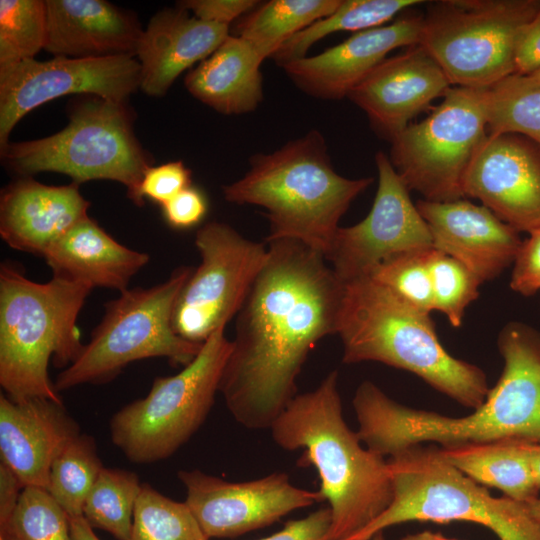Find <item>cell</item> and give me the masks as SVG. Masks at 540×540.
<instances>
[{
	"instance_id": "6da1fadb",
	"label": "cell",
	"mask_w": 540,
	"mask_h": 540,
	"mask_svg": "<svg viewBox=\"0 0 540 540\" xmlns=\"http://www.w3.org/2000/svg\"><path fill=\"white\" fill-rule=\"evenodd\" d=\"M266 262L236 315L219 392L242 426L271 428L297 395V378L322 338L337 333L344 282L323 253L267 242Z\"/></svg>"
},
{
	"instance_id": "7a4b0ae2",
	"label": "cell",
	"mask_w": 540,
	"mask_h": 540,
	"mask_svg": "<svg viewBox=\"0 0 540 540\" xmlns=\"http://www.w3.org/2000/svg\"><path fill=\"white\" fill-rule=\"evenodd\" d=\"M501 376L471 414L450 417L402 405L371 381L355 391L357 435L372 452L392 457L415 445L441 447L498 440L540 442V341L508 334L497 341Z\"/></svg>"
},
{
	"instance_id": "3957f363",
	"label": "cell",
	"mask_w": 540,
	"mask_h": 540,
	"mask_svg": "<svg viewBox=\"0 0 540 540\" xmlns=\"http://www.w3.org/2000/svg\"><path fill=\"white\" fill-rule=\"evenodd\" d=\"M270 430L282 449H305L304 458L317 470L319 492L331 510L327 540L352 539L391 503L388 463L364 448L347 425L336 370L315 389L297 394Z\"/></svg>"
},
{
	"instance_id": "277c9868",
	"label": "cell",
	"mask_w": 540,
	"mask_h": 540,
	"mask_svg": "<svg viewBox=\"0 0 540 540\" xmlns=\"http://www.w3.org/2000/svg\"><path fill=\"white\" fill-rule=\"evenodd\" d=\"M240 179L223 186L226 201L265 209L267 242L298 241L327 254L341 217L373 178L350 179L332 166L318 130L290 140L271 153L251 156Z\"/></svg>"
},
{
	"instance_id": "5b68a950",
	"label": "cell",
	"mask_w": 540,
	"mask_h": 540,
	"mask_svg": "<svg viewBox=\"0 0 540 540\" xmlns=\"http://www.w3.org/2000/svg\"><path fill=\"white\" fill-rule=\"evenodd\" d=\"M336 334L346 364L375 361L409 371L474 410L490 390L480 367L442 346L429 313L368 276L344 283Z\"/></svg>"
},
{
	"instance_id": "8992f818",
	"label": "cell",
	"mask_w": 540,
	"mask_h": 540,
	"mask_svg": "<svg viewBox=\"0 0 540 540\" xmlns=\"http://www.w3.org/2000/svg\"><path fill=\"white\" fill-rule=\"evenodd\" d=\"M91 290L56 276L34 282L16 265L1 264L0 385L7 396L62 402L48 365L52 359L66 368L80 355L77 319Z\"/></svg>"
},
{
	"instance_id": "52a82bcc",
	"label": "cell",
	"mask_w": 540,
	"mask_h": 540,
	"mask_svg": "<svg viewBox=\"0 0 540 540\" xmlns=\"http://www.w3.org/2000/svg\"><path fill=\"white\" fill-rule=\"evenodd\" d=\"M392 484L389 506L350 540H370L410 521H466L490 529L499 540H540V526L526 503L494 497L440 453L415 445L387 461Z\"/></svg>"
},
{
	"instance_id": "ba28073f",
	"label": "cell",
	"mask_w": 540,
	"mask_h": 540,
	"mask_svg": "<svg viewBox=\"0 0 540 540\" xmlns=\"http://www.w3.org/2000/svg\"><path fill=\"white\" fill-rule=\"evenodd\" d=\"M0 150L5 166L24 177L56 172L78 185L112 180L126 187L136 206L144 205L139 187L152 158L135 136L132 111L126 102L90 95L70 110L69 122L59 132L9 142Z\"/></svg>"
},
{
	"instance_id": "9c48e42d",
	"label": "cell",
	"mask_w": 540,
	"mask_h": 540,
	"mask_svg": "<svg viewBox=\"0 0 540 540\" xmlns=\"http://www.w3.org/2000/svg\"><path fill=\"white\" fill-rule=\"evenodd\" d=\"M193 269L179 267L160 284L126 289L107 302L102 320L80 355L57 375L56 390L109 382L137 360L164 357L173 365L190 363L203 343L180 337L174 330L172 315L179 292Z\"/></svg>"
},
{
	"instance_id": "30bf717a",
	"label": "cell",
	"mask_w": 540,
	"mask_h": 540,
	"mask_svg": "<svg viewBox=\"0 0 540 540\" xmlns=\"http://www.w3.org/2000/svg\"><path fill=\"white\" fill-rule=\"evenodd\" d=\"M224 330L214 332L180 372L155 378L144 398L113 415L112 442L131 462L147 464L170 457L203 424L232 349Z\"/></svg>"
},
{
	"instance_id": "8fae6325",
	"label": "cell",
	"mask_w": 540,
	"mask_h": 540,
	"mask_svg": "<svg viewBox=\"0 0 540 540\" xmlns=\"http://www.w3.org/2000/svg\"><path fill=\"white\" fill-rule=\"evenodd\" d=\"M539 0H447L423 17L420 45L452 86L489 88L515 73L514 54Z\"/></svg>"
},
{
	"instance_id": "7c38bea8",
	"label": "cell",
	"mask_w": 540,
	"mask_h": 540,
	"mask_svg": "<svg viewBox=\"0 0 540 540\" xmlns=\"http://www.w3.org/2000/svg\"><path fill=\"white\" fill-rule=\"evenodd\" d=\"M488 135L485 89L451 86L426 118L390 141L388 157L410 191L454 201L465 198V175Z\"/></svg>"
},
{
	"instance_id": "4fadbf2b",
	"label": "cell",
	"mask_w": 540,
	"mask_h": 540,
	"mask_svg": "<svg viewBox=\"0 0 540 540\" xmlns=\"http://www.w3.org/2000/svg\"><path fill=\"white\" fill-rule=\"evenodd\" d=\"M195 246L201 262L179 292L172 324L185 340L204 343L236 317L266 262L268 247L218 221L197 230Z\"/></svg>"
},
{
	"instance_id": "5bb4252c",
	"label": "cell",
	"mask_w": 540,
	"mask_h": 540,
	"mask_svg": "<svg viewBox=\"0 0 540 540\" xmlns=\"http://www.w3.org/2000/svg\"><path fill=\"white\" fill-rule=\"evenodd\" d=\"M140 89L135 57H54L0 66V149L15 125L30 111L58 97L84 94L127 102Z\"/></svg>"
},
{
	"instance_id": "9a60e30c",
	"label": "cell",
	"mask_w": 540,
	"mask_h": 540,
	"mask_svg": "<svg viewBox=\"0 0 540 540\" xmlns=\"http://www.w3.org/2000/svg\"><path fill=\"white\" fill-rule=\"evenodd\" d=\"M375 163L378 187L368 215L355 225L339 227L325 255L344 283L368 276L392 256L433 248L429 227L389 157L380 151Z\"/></svg>"
},
{
	"instance_id": "2e32d148",
	"label": "cell",
	"mask_w": 540,
	"mask_h": 540,
	"mask_svg": "<svg viewBox=\"0 0 540 540\" xmlns=\"http://www.w3.org/2000/svg\"><path fill=\"white\" fill-rule=\"evenodd\" d=\"M178 478L186 489L185 503L208 539L240 536L324 501L319 491L294 486L284 472L230 482L193 469L180 470Z\"/></svg>"
},
{
	"instance_id": "e0dca14e",
	"label": "cell",
	"mask_w": 540,
	"mask_h": 540,
	"mask_svg": "<svg viewBox=\"0 0 540 540\" xmlns=\"http://www.w3.org/2000/svg\"><path fill=\"white\" fill-rule=\"evenodd\" d=\"M463 192L519 233L540 227V145L520 134H489L467 170Z\"/></svg>"
},
{
	"instance_id": "ac0fdd59",
	"label": "cell",
	"mask_w": 540,
	"mask_h": 540,
	"mask_svg": "<svg viewBox=\"0 0 540 540\" xmlns=\"http://www.w3.org/2000/svg\"><path fill=\"white\" fill-rule=\"evenodd\" d=\"M435 59L413 45L376 66L347 96L373 129L391 141L451 87Z\"/></svg>"
},
{
	"instance_id": "d6986e66",
	"label": "cell",
	"mask_w": 540,
	"mask_h": 540,
	"mask_svg": "<svg viewBox=\"0 0 540 540\" xmlns=\"http://www.w3.org/2000/svg\"><path fill=\"white\" fill-rule=\"evenodd\" d=\"M423 17H405L388 25L355 33L314 56L282 64L291 81L304 93L323 100L348 94L389 52L420 43Z\"/></svg>"
},
{
	"instance_id": "ffe728a7",
	"label": "cell",
	"mask_w": 540,
	"mask_h": 540,
	"mask_svg": "<svg viewBox=\"0 0 540 540\" xmlns=\"http://www.w3.org/2000/svg\"><path fill=\"white\" fill-rule=\"evenodd\" d=\"M416 207L429 227L433 248L461 262L482 284L513 264L522 243L519 232L484 205L463 198L423 199Z\"/></svg>"
},
{
	"instance_id": "44dd1931",
	"label": "cell",
	"mask_w": 540,
	"mask_h": 540,
	"mask_svg": "<svg viewBox=\"0 0 540 540\" xmlns=\"http://www.w3.org/2000/svg\"><path fill=\"white\" fill-rule=\"evenodd\" d=\"M81 434L62 402L0 396V458L25 487L46 489L52 463Z\"/></svg>"
},
{
	"instance_id": "7402d4cb",
	"label": "cell",
	"mask_w": 540,
	"mask_h": 540,
	"mask_svg": "<svg viewBox=\"0 0 540 540\" xmlns=\"http://www.w3.org/2000/svg\"><path fill=\"white\" fill-rule=\"evenodd\" d=\"M78 184L53 186L31 176L1 192L0 235L11 248L43 257L47 249L88 217L90 203Z\"/></svg>"
},
{
	"instance_id": "603a6c76",
	"label": "cell",
	"mask_w": 540,
	"mask_h": 540,
	"mask_svg": "<svg viewBox=\"0 0 540 540\" xmlns=\"http://www.w3.org/2000/svg\"><path fill=\"white\" fill-rule=\"evenodd\" d=\"M47 41L54 57H135L143 28L131 13L104 0H45Z\"/></svg>"
},
{
	"instance_id": "cb8c5ba5",
	"label": "cell",
	"mask_w": 540,
	"mask_h": 540,
	"mask_svg": "<svg viewBox=\"0 0 540 540\" xmlns=\"http://www.w3.org/2000/svg\"><path fill=\"white\" fill-rule=\"evenodd\" d=\"M229 26L190 16L178 6L157 12L138 45L140 89L163 96L185 70L209 57L229 36Z\"/></svg>"
},
{
	"instance_id": "d4e9b609",
	"label": "cell",
	"mask_w": 540,
	"mask_h": 540,
	"mask_svg": "<svg viewBox=\"0 0 540 540\" xmlns=\"http://www.w3.org/2000/svg\"><path fill=\"white\" fill-rule=\"evenodd\" d=\"M43 258L53 276L120 292L150 260L147 253L116 241L89 216L53 243Z\"/></svg>"
},
{
	"instance_id": "484cf974",
	"label": "cell",
	"mask_w": 540,
	"mask_h": 540,
	"mask_svg": "<svg viewBox=\"0 0 540 540\" xmlns=\"http://www.w3.org/2000/svg\"><path fill=\"white\" fill-rule=\"evenodd\" d=\"M265 58L248 41L229 35L184 79L189 93L224 115L254 111L263 100L260 70Z\"/></svg>"
},
{
	"instance_id": "4316f807",
	"label": "cell",
	"mask_w": 540,
	"mask_h": 540,
	"mask_svg": "<svg viewBox=\"0 0 540 540\" xmlns=\"http://www.w3.org/2000/svg\"><path fill=\"white\" fill-rule=\"evenodd\" d=\"M523 440H498L441 447V455L465 475L506 497L529 503L539 497L530 446Z\"/></svg>"
},
{
	"instance_id": "83f0119b",
	"label": "cell",
	"mask_w": 540,
	"mask_h": 540,
	"mask_svg": "<svg viewBox=\"0 0 540 540\" xmlns=\"http://www.w3.org/2000/svg\"><path fill=\"white\" fill-rule=\"evenodd\" d=\"M341 0H270L241 17L234 34L251 43L266 59L295 34L329 16Z\"/></svg>"
},
{
	"instance_id": "f1b7e54d",
	"label": "cell",
	"mask_w": 540,
	"mask_h": 540,
	"mask_svg": "<svg viewBox=\"0 0 540 540\" xmlns=\"http://www.w3.org/2000/svg\"><path fill=\"white\" fill-rule=\"evenodd\" d=\"M422 3L421 0H341L337 9L292 36L272 55L282 64L307 56L320 39L339 31L360 32L392 20L401 11Z\"/></svg>"
},
{
	"instance_id": "f546056e",
	"label": "cell",
	"mask_w": 540,
	"mask_h": 540,
	"mask_svg": "<svg viewBox=\"0 0 540 540\" xmlns=\"http://www.w3.org/2000/svg\"><path fill=\"white\" fill-rule=\"evenodd\" d=\"M141 488L135 473L103 467L85 500L83 517L118 540H130Z\"/></svg>"
},
{
	"instance_id": "4dcf8cb0",
	"label": "cell",
	"mask_w": 540,
	"mask_h": 540,
	"mask_svg": "<svg viewBox=\"0 0 540 540\" xmlns=\"http://www.w3.org/2000/svg\"><path fill=\"white\" fill-rule=\"evenodd\" d=\"M102 469L95 440L81 433L54 459L47 491L68 517L83 516L85 500Z\"/></svg>"
},
{
	"instance_id": "1f68e13d",
	"label": "cell",
	"mask_w": 540,
	"mask_h": 540,
	"mask_svg": "<svg viewBox=\"0 0 540 540\" xmlns=\"http://www.w3.org/2000/svg\"><path fill=\"white\" fill-rule=\"evenodd\" d=\"M489 134L515 133L540 145V85L513 74L485 89Z\"/></svg>"
},
{
	"instance_id": "d6a6232c",
	"label": "cell",
	"mask_w": 540,
	"mask_h": 540,
	"mask_svg": "<svg viewBox=\"0 0 540 540\" xmlns=\"http://www.w3.org/2000/svg\"><path fill=\"white\" fill-rule=\"evenodd\" d=\"M130 540H209L185 502L142 484Z\"/></svg>"
},
{
	"instance_id": "836d02e7",
	"label": "cell",
	"mask_w": 540,
	"mask_h": 540,
	"mask_svg": "<svg viewBox=\"0 0 540 540\" xmlns=\"http://www.w3.org/2000/svg\"><path fill=\"white\" fill-rule=\"evenodd\" d=\"M46 41L45 0L0 1V66L35 59Z\"/></svg>"
},
{
	"instance_id": "e575fe53",
	"label": "cell",
	"mask_w": 540,
	"mask_h": 540,
	"mask_svg": "<svg viewBox=\"0 0 540 540\" xmlns=\"http://www.w3.org/2000/svg\"><path fill=\"white\" fill-rule=\"evenodd\" d=\"M4 540H72L69 518L46 489L25 487L8 523Z\"/></svg>"
},
{
	"instance_id": "d590c367",
	"label": "cell",
	"mask_w": 540,
	"mask_h": 540,
	"mask_svg": "<svg viewBox=\"0 0 540 540\" xmlns=\"http://www.w3.org/2000/svg\"><path fill=\"white\" fill-rule=\"evenodd\" d=\"M434 310L442 312L451 326L462 325L466 308L478 298L482 283L461 262L432 248L428 257Z\"/></svg>"
},
{
	"instance_id": "8d00e7d4",
	"label": "cell",
	"mask_w": 540,
	"mask_h": 540,
	"mask_svg": "<svg viewBox=\"0 0 540 540\" xmlns=\"http://www.w3.org/2000/svg\"><path fill=\"white\" fill-rule=\"evenodd\" d=\"M414 250L392 256L378 264L368 275L419 311L434 310L430 250Z\"/></svg>"
},
{
	"instance_id": "74e56055",
	"label": "cell",
	"mask_w": 540,
	"mask_h": 540,
	"mask_svg": "<svg viewBox=\"0 0 540 540\" xmlns=\"http://www.w3.org/2000/svg\"><path fill=\"white\" fill-rule=\"evenodd\" d=\"M191 186V171L181 160L150 166L144 173L139 195L161 206Z\"/></svg>"
},
{
	"instance_id": "f35d334b",
	"label": "cell",
	"mask_w": 540,
	"mask_h": 540,
	"mask_svg": "<svg viewBox=\"0 0 540 540\" xmlns=\"http://www.w3.org/2000/svg\"><path fill=\"white\" fill-rule=\"evenodd\" d=\"M522 240L513 262L510 288L523 296L540 290V227L530 231Z\"/></svg>"
},
{
	"instance_id": "ab89813d",
	"label": "cell",
	"mask_w": 540,
	"mask_h": 540,
	"mask_svg": "<svg viewBox=\"0 0 540 540\" xmlns=\"http://www.w3.org/2000/svg\"><path fill=\"white\" fill-rule=\"evenodd\" d=\"M208 202L196 187H188L162 205L166 222L175 229H189L198 225L206 216Z\"/></svg>"
},
{
	"instance_id": "60d3db41",
	"label": "cell",
	"mask_w": 540,
	"mask_h": 540,
	"mask_svg": "<svg viewBox=\"0 0 540 540\" xmlns=\"http://www.w3.org/2000/svg\"><path fill=\"white\" fill-rule=\"evenodd\" d=\"M259 3L255 0H185L178 2L177 6L193 12L198 19L229 26Z\"/></svg>"
},
{
	"instance_id": "b9f144b4",
	"label": "cell",
	"mask_w": 540,
	"mask_h": 540,
	"mask_svg": "<svg viewBox=\"0 0 540 540\" xmlns=\"http://www.w3.org/2000/svg\"><path fill=\"white\" fill-rule=\"evenodd\" d=\"M331 520L329 506L323 507L304 518L288 521L280 531L259 540H327Z\"/></svg>"
},
{
	"instance_id": "7bdbcfd3",
	"label": "cell",
	"mask_w": 540,
	"mask_h": 540,
	"mask_svg": "<svg viewBox=\"0 0 540 540\" xmlns=\"http://www.w3.org/2000/svg\"><path fill=\"white\" fill-rule=\"evenodd\" d=\"M516 75L526 76L540 69V11L522 29L515 47Z\"/></svg>"
},
{
	"instance_id": "ee69618b",
	"label": "cell",
	"mask_w": 540,
	"mask_h": 540,
	"mask_svg": "<svg viewBox=\"0 0 540 540\" xmlns=\"http://www.w3.org/2000/svg\"><path fill=\"white\" fill-rule=\"evenodd\" d=\"M23 489L24 486L15 473L0 463V528L4 527L13 515Z\"/></svg>"
},
{
	"instance_id": "f6af8a7d",
	"label": "cell",
	"mask_w": 540,
	"mask_h": 540,
	"mask_svg": "<svg viewBox=\"0 0 540 540\" xmlns=\"http://www.w3.org/2000/svg\"><path fill=\"white\" fill-rule=\"evenodd\" d=\"M68 518L72 540H100L83 516Z\"/></svg>"
},
{
	"instance_id": "bcb514c9",
	"label": "cell",
	"mask_w": 540,
	"mask_h": 540,
	"mask_svg": "<svg viewBox=\"0 0 540 540\" xmlns=\"http://www.w3.org/2000/svg\"><path fill=\"white\" fill-rule=\"evenodd\" d=\"M531 464L538 488L540 489V442L531 443Z\"/></svg>"
},
{
	"instance_id": "7dc6e473",
	"label": "cell",
	"mask_w": 540,
	"mask_h": 540,
	"mask_svg": "<svg viewBox=\"0 0 540 540\" xmlns=\"http://www.w3.org/2000/svg\"><path fill=\"white\" fill-rule=\"evenodd\" d=\"M401 540H456L444 537L440 533H434L431 531H422L415 534H410L403 537Z\"/></svg>"
},
{
	"instance_id": "c3c4849f",
	"label": "cell",
	"mask_w": 540,
	"mask_h": 540,
	"mask_svg": "<svg viewBox=\"0 0 540 540\" xmlns=\"http://www.w3.org/2000/svg\"><path fill=\"white\" fill-rule=\"evenodd\" d=\"M529 509V512L533 519L537 522V524L540 526V496L537 497L535 500L526 503Z\"/></svg>"
},
{
	"instance_id": "681fc988",
	"label": "cell",
	"mask_w": 540,
	"mask_h": 540,
	"mask_svg": "<svg viewBox=\"0 0 540 540\" xmlns=\"http://www.w3.org/2000/svg\"><path fill=\"white\" fill-rule=\"evenodd\" d=\"M521 76V75H520ZM524 80L533 85H540V69L526 76H522Z\"/></svg>"
},
{
	"instance_id": "f907efd6",
	"label": "cell",
	"mask_w": 540,
	"mask_h": 540,
	"mask_svg": "<svg viewBox=\"0 0 540 540\" xmlns=\"http://www.w3.org/2000/svg\"><path fill=\"white\" fill-rule=\"evenodd\" d=\"M370 540H387L384 535L383 531L375 534Z\"/></svg>"
},
{
	"instance_id": "816d5d0a",
	"label": "cell",
	"mask_w": 540,
	"mask_h": 540,
	"mask_svg": "<svg viewBox=\"0 0 540 540\" xmlns=\"http://www.w3.org/2000/svg\"><path fill=\"white\" fill-rule=\"evenodd\" d=\"M0 540H4V539L0 538Z\"/></svg>"
}]
</instances>
